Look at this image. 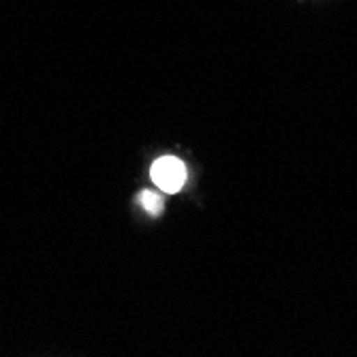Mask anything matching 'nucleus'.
Segmentation results:
<instances>
[{"mask_svg":"<svg viewBox=\"0 0 357 357\" xmlns=\"http://www.w3.org/2000/svg\"><path fill=\"white\" fill-rule=\"evenodd\" d=\"M139 204L152 216H158L160 212H163V197H160V195L154 192V190H144L139 195Z\"/></svg>","mask_w":357,"mask_h":357,"instance_id":"f03ea898","label":"nucleus"},{"mask_svg":"<svg viewBox=\"0 0 357 357\" xmlns=\"http://www.w3.org/2000/svg\"><path fill=\"white\" fill-rule=\"evenodd\" d=\"M150 176L160 190L174 195L180 192L186 182V165L176 156H160L154 160Z\"/></svg>","mask_w":357,"mask_h":357,"instance_id":"f257e3e1","label":"nucleus"}]
</instances>
